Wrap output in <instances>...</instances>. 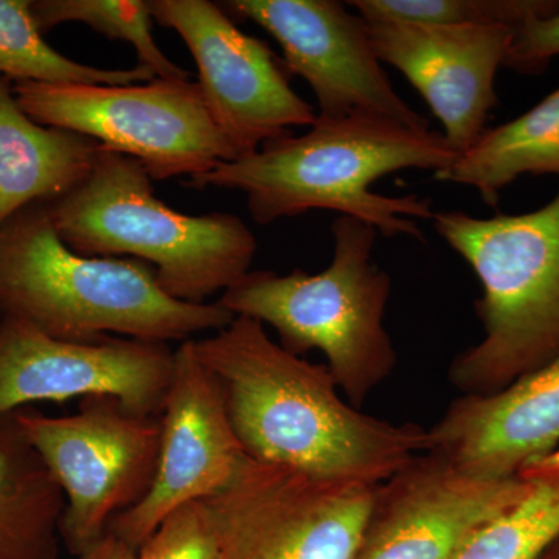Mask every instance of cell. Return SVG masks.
<instances>
[{"mask_svg": "<svg viewBox=\"0 0 559 559\" xmlns=\"http://www.w3.org/2000/svg\"><path fill=\"white\" fill-rule=\"evenodd\" d=\"M138 559H223L204 502L173 511L140 546Z\"/></svg>", "mask_w": 559, "mask_h": 559, "instance_id": "obj_24", "label": "cell"}, {"mask_svg": "<svg viewBox=\"0 0 559 559\" xmlns=\"http://www.w3.org/2000/svg\"><path fill=\"white\" fill-rule=\"evenodd\" d=\"M231 20L270 33L283 51L289 76L310 84L319 117H380L417 130L429 121L393 87L373 49L369 22L340 0H227Z\"/></svg>", "mask_w": 559, "mask_h": 559, "instance_id": "obj_11", "label": "cell"}, {"mask_svg": "<svg viewBox=\"0 0 559 559\" xmlns=\"http://www.w3.org/2000/svg\"><path fill=\"white\" fill-rule=\"evenodd\" d=\"M46 207L70 250L145 261L165 293L190 304L245 277L259 248L240 216L183 215L156 197L139 160L114 151L102 150L91 175Z\"/></svg>", "mask_w": 559, "mask_h": 559, "instance_id": "obj_4", "label": "cell"}, {"mask_svg": "<svg viewBox=\"0 0 559 559\" xmlns=\"http://www.w3.org/2000/svg\"><path fill=\"white\" fill-rule=\"evenodd\" d=\"M369 22V21H367ZM369 33L382 64L400 70L463 154L487 131L499 105L496 76L506 64L514 28L503 25H433L371 21Z\"/></svg>", "mask_w": 559, "mask_h": 559, "instance_id": "obj_15", "label": "cell"}, {"mask_svg": "<svg viewBox=\"0 0 559 559\" xmlns=\"http://www.w3.org/2000/svg\"><path fill=\"white\" fill-rule=\"evenodd\" d=\"M14 417L64 492L60 535L75 557L98 543L114 518L142 502L153 487L160 417L132 414L114 396L83 399L69 417H47L31 407Z\"/></svg>", "mask_w": 559, "mask_h": 559, "instance_id": "obj_8", "label": "cell"}, {"mask_svg": "<svg viewBox=\"0 0 559 559\" xmlns=\"http://www.w3.org/2000/svg\"><path fill=\"white\" fill-rule=\"evenodd\" d=\"M32 13L40 32L80 22L108 39L134 47L140 68L159 80H190L189 70L175 64L153 36L148 0H33Z\"/></svg>", "mask_w": 559, "mask_h": 559, "instance_id": "obj_22", "label": "cell"}, {"mask_svg": "<svg viewBox=\"0 0 559 559\" xmlns=\"http://www.w3.org/2000/svg\"><path fill=\"white\" fill-rule=\"evenodd\" d=\"M366 21L433 25H522L559 13V0H349Z\"/></svg>", "mask_w": 559, "mask_h": 559, "instance_id": "obj_23", "label": "cell"}, {"mask_svg": "<svg viewBox=\"0 0 559 559\" xmlns=\"http://www.w3.org/2000/svg\"><path fill=\"white\" fill-rule=\"evenodd\" d=\"M175 358L164 342L61 341L0 314V415L39 401L114 396L132 414L160 417Z\"/></svg>", "mask_w": 559, "mask_h": 559, "instance_id": "obj_12", "label": "cell"}, {"mask_svg": "<svg viewBox=\"0 0 559 559\" xmlns=\"http://www.w3.org/2000/svg\"><path fill=\"white\" fill-rule=\"evenodd\" d=\"M432 221L481 286L484 337L452 362V384L488 395L559 358V189L535 212L477 218L452 210Z\"/></svg>", "mask_w": 559, "mask_h": 559, "instance_id": "obj_5", "label": "cell"}, {"mask_svg": "<svg viewBox=\"0 0 559 559\" xmlns=\"http://www.w3.org/2000/svg\"><path fill=\"white\" fill-rule=\"evenodd\" d=\"M378 487L249 459L202 502L223 559H355Z\"/></svg>", "mask_w": 559, "mask_h": 559, "instance_id": "obj_9", "label": "cell"}, {"mask_svg": "<svg viewBox=\"0 0 559 559\" xmlns=\"http://www.w3.org/2000/svg\"><path fill=\"white\" fill-rule=\"evenodd\" d=\"M160 426L153 487L142 502L114 518L108 528L135 550L173 511L229 487L249 460L231 428L223 390L198 359L193 340L176 348Z\"/></svg>", "mask_w": 559, "mask_h": 559, "instance_id": "obj_13", "label": "cell"}, {"mask_svg": "<svg viewBox=\"0 0 559 559\" xmlns=\"http://www.w3.org/2000/svg\"><path fill=\"white\" fill-rule=\"evenodd\" d=\"M14 95L44 127L90 138L102 150L132 157L153 180L207 175L234 160L190 80H153L130 86L21 81Z\"/></svg>", "mask_w": 559, "mask_h": 559, "instance_id": "obj_7", "label": "cell"}, {"mask_svg": "<svg viewBox=\"0 0 559 559\" xmlns=\"http://www.w3.org/2000/svg\"><path fill=\"white\" fill-rule=\"evenodd\" d=\"M527 488L524 471L487 479L423 452L378 487L355 559H454Z\"/></svg>", "mask_w": 559, "mask_h": 559, "instance_id": "obj_14", "label": "cell"}, {"mask_svg": "<svg viewBox=\"0 0 559 559\" xmlns=\"http://www.w3.org/2000/svg\"><path fill=\"white\" fill-rule=\"evenodd\" d=\"M559 57V13L522 25L514 33L503 68L538 75Z\"/></svg>", "mask_w": 559, "mask_h": 559, "instance_id": "obj_25", "label": "cell"}, {"mask_svg": "<svg viewBox=\"0 0 559 559\" xmlns=\"http://www.w3.org/2000/svg\"><path fill=\"white\" fill-rule=\"evenodd\" d=\"M524 175L559 176V87L516 119L485 131L433 178L473 187L496 207L503 189Z\"/></svg>", "mask_w": 559, "mask_h": 559, "instance_id": "obj_19", "label": "cell"}, {"mask_svg": "<svg viewBox=\"0 0 559 559\" xmlns=\"http://www.w3.org/2000/svg\"><path fill=\"white\" fill-rule=\"evenodd\" d=\"M80 559H138V550L108 532L98 543L84 551Z\"/></svg>", "mask_w": 559, "mask_h": 559, "instance_id": "obj_26", "label": "cell"}, {"mask_svg": "<svg viewBox=\"0 0 559 559\" xmlns=\"http://www.w3.org/2000/svg\"><path fill=\"white\" fill-rule=\"evenodd\" d=\"M0 314L55 340L191 341L235 319L219 301L190 304L165 293L145 261L73 252L46 205H31L0 229Z\"/></svg>", "mask_w": 559, "mask_h": 559, "instance_id": "obj_3", "label": "cell"}, {"mask_svg": "<svg viewBox=\"0 0 559 559\" xmlns=\"http://www.w3.org/2000/svg\"><path fill=\"white\" fill-rule=\"evenodd\" d=\"M0 75L13 83L103 86H130L156 80L151 70L140 66L100 69L64 57L44 39L33 17L32 0H0Z\"/></svg>", "mask_w": 559, "mask_h": 559, "instance_id": "obj_21", "label": "cell"}, {"mask_svg": "<svg viewBox=\"0 0 559 559\" xmlns=\"http://www.w3.org/2000/svg\"><path fill=\"white\" fill-rule=\"evenodd\" d=\"M528 488L454 559H539L559 543V448L525 466Z\"/></svg>", "mask_w": 559, "mask_h": 559, "instance_id": "obj_20", "label": "cell"}, {"mask_svg": "<svg viewBox=\"0 0 559 559\" xmlns=\"http://www.w3.org/2000/svg\"><path fill=\"white\" fill-rule=\"evenodd\" d=\"M539 559H559V543L555 544L550 550H547Z\"/></svg>", "mask_w": 559, "mask_h": 559, "instance_id": "obj_27", "label": "cell"}, {"mask_svg": "<svg viewBox=\"0 0 559 559\" xmlns=\"http://www.w3.org/2000/svg\"><path fill=\"white\" fill-rule=\"evenodd\" d=\"M153 20L178 33L197 62L198 86L234 160L311 127L318 112L290 87L282 58L240 31L219 3L148 0Z\"/></svg>", "mask_w": 559, "mask_h": 559, "instance_id": "obj_10", "label": "cell"}, {"mask_svg": "<svg viewBox=\"0 0 559 559\" xmlns=\"http://www.w3.org/2000/svg\"><path fill=\"white\" fill-rule=\"evenodd\" d=\"M441 132L417 130L370 116L319 117L310 131L272 140L257 153L221 162L190 179L194 189L245 194L257 224L331 210L374 227L382 237L426 242L415 219H432L428 198L385 197L371 190L384 176L404 170L447 171L457 160Z\"/></svg>", "mask_w": 559, "mask_h": 559, "instance_id": "obj_2", "label": "cell"}, {"mask_svg": "<svg viewBox=\"0 0 559 559\" xmlns=\"http://www.w3.org/2000/svg\"><path fill=\"white\" fill-rule=\"evenodd\" d=\"M193 347L218 381L235 436L253 462L381 485L428 451V429L345 403L326 364L290 355L257 320L235 318Z\"/></svg>", "mask_w": 559, "mask_h": 559, "instance_id": "obj_1", "label": "cell"}, {"mask_svg": "<svg viewBox=\"0 0 559 559\" xmlns=\"http://www.w3.org/2000/svg\"><path fill=\"white\" fill-rule=\"evenodd\" d=\"M100 145L24 112L13 81L0 75V229L22 210L53 202L94 170Z\"/></svg>", "mask_w": 559, "mask_h": 559, "instance_id": "obj_17", "label": "cell"}, {"mask_svg": "<svg viewBox=\"0 0 559 559\" xmlns=\"http://www.w3.org/2000/svg\"><path fill=\"white\" fill-rule=\"evenodd\" d=\"M331 235L333 259L319 274L249 271L218 301L235 318L272 326L290 355L320 349L337 388L359 409L399 362L384 326L392 280L373 261L374 227L337 216Z\"/></svg>", "mask_w": 559, "mask_h": 559, "instance_id": "obj_6", "label": "cell"}, {"mask_svg": "<svg viewBox=\"0 0 559 559\" xmlns=\"http://www.w3.org/2000/svg\"><path fill=\"white\" fill-rule=\"evenodd\" d=\"M428 451L487 479L518 476L559 448V358L488 395H463L428 429Z\"/></svg>", "mask_w": 559, "mask_h": 559, "instance_id": "obj_16", "label": "cell"}, {"mask_svg": "<svg viewBox=\"0 0 559 559\" xmlns=\"http://www.w3.org/2000/svg\"><path fill=\"white\" fill-rule=\"evenodd\" d=\"M64 492L17 425L0 415V559H58Z\"/></svg>", "mask_w": 559, "mask_h": 559, "instance_id": "obj_18", "label": "cell"}]
</instances>
